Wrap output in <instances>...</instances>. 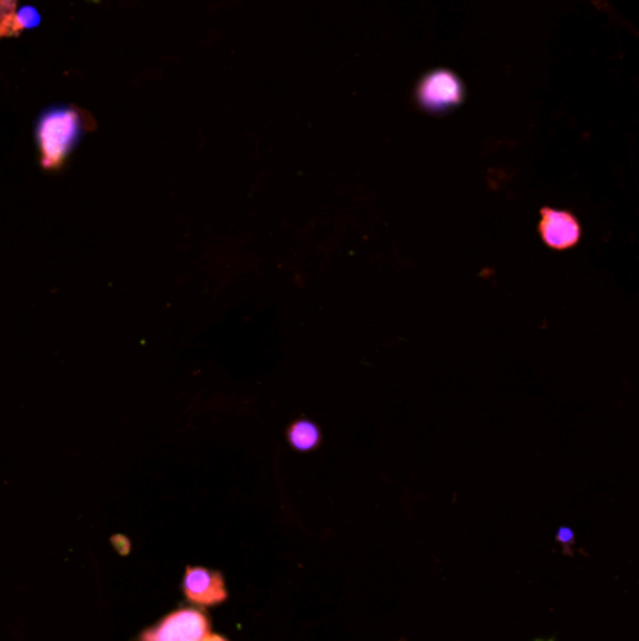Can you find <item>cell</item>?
Returning <instances> with one entry per match:
<instances>
[{"label":"cell","mask_w":639,"mask_h":641,"mask_svg":"<svg viewBox=\"0 0 639 641\" xmlns=\"http://www.w3.org/2000/svg\"><path fill=\"white\" fill-rule=\"evenodd\" d=\"M16 7H18V0H0V21L13 16Z\"/></svg>","instance_id":"cell-9"},{"label":"cell","mask_w":639,"mask_h":641,"mask_svg":"<svg viewBox=\"0 0 639 641\" xmlns=\"http://www.w3.org/2000/svg\"><path fill=\"white\" fill-rule=\"evenodd\" d=\"M19 34H21V27H19L13 16L0 21V38L19 37Z\"/></svg>","instance_id":"cell-8"},{"label":"cell","mask_w":639,"mask_h":641,"mask_svg":"<svg viewBox=\"0 0 639 641\" xmlns=\"http://www.w3.org/2000/svg\"><path fill=\"white\" fill-rule=\"evenodd\" d=\"M184 594L186 599L199 605L221 604L229 597L223 574L203 567L186 569Z\"/></svg>","instance_id":"cell-3"},{"label":"cell","mask_w":639,"mask_h":641,"mask_svg":"<svg viewBox=\"0 0 639 641\" xmlns=\"http://www.w3.org/2000/svg\"><path fill=\"white\" fill-rule=\"evenodd\" d=\"M210 619L198 608H180L152 629L144 630L141 641H207Z\"/></svg>","instance_id":"cell-2"},{"label":"cell","mask_w":639,"mask_h":641,"mask_svg":"<svg viewBox=\"0 0 639 641\" xmlns=\"http://www.w3.org/2000/svg\"><path fill=\"white\" fill-rule=\"evenodd\" d=\"M287 438H289V443H291L293 449L300 450V452H308V450H313L319 444L321 432L311 420H299V422L291 424L289 432H287Z\"/></svg>","instance_id":"cell-6"},{"label":"cell","mask_w":639,"mask_h":641,"mask_svg":"<svg viewBox=\"0 0 639 641\" xmlns=\"http://www.w3.org/2000/svg\"><path fill=\"white\" fill-rule=\"evenodd\" d=\"M207 641H229L228 638H223V635L220 634H212V632H210L209 638H207Z\"/></svg>","instance_id":"cell-11"},{"label":"cell","mask_w":639,"mask_h":641,"mask_svg":"<svg viewBox=\"0 0 639 641\" xmlns=\"http://www.w3.org/2000/svg\"><path fill=\"white\" fill-rule=\"evenodd\" d=\"M81 109L68 103H53L43 109L37 120V143L42 154V168L59 169L78 149L87 122Z\"/></svg>","instance_id":"cell-1"},{"label":"cell","mask_w":639,"mask_h":641,"mask_svg":"<svg viewBox=\"0 0 639 641\" xmlns=\"http://www.w3.org/2000/svg\"><path fill=\"white\" fill-rule=\"evenodd\" d=\"M420 102L430 111H445L461 100L458 79L449 72H437L420 84Z\"/></svg>","instance_id":"cell-5"},{"label":"cell","mask_w":639,"mask_h":641,"mask_svg":"<svg viewBox=\"0 0 639 641\" xmlns=\"http://www.w3.org/2000/svg\"><path fill=\"white\" fill-rule=\"evenodd\" d=\"M535 641H556V640H535Z\"/></svg>","instance_id":"cell-12"},{"label":"cell","mask_w":639,"mask_h":641,"mask_svg":"<svg viewBox=\"0 0 639 641\" xmlns=\"http://www.w3.org/2000/svg\"><path fill=\"white\" fill-rule=\"evenodd\" d=\"M557 542H561V544H572L573 542V531L572 529L561 528L559 529V533H557Z\"/></svg>","instance_id":"cell-10"},{"label":"cell","mask_w":639,"mask_h":641,"mask_svg":"<svg viewBox=\"0 0 639 641\" xmlns=\"http://www.w3.org/2000/svg\"><path fill=\"white\" fill-rule=\"evenodd\" d=\"M13 18L18 21L21 30L37 29L42 23V16L38 12V8L34 7L19 8L18 12L13 13Z\"/></svg>","instance_id":"cell-7"},{"label":"cell","mask_w":639,"mask_h":641,"mask_svg":"<svg viewBox=\"0 0 639 641\" xmlns=\"http://www.w3.org/2000/svg\"><path fill=\"white\" fill-rule=\"evenodd\" d=\"M540 234L548 247L553 250H568L576 247L581 239V228L578 220L565 210L542 209Z\"/></svg>","instance_id":"cell-4"}]
</instances>
